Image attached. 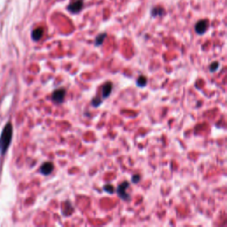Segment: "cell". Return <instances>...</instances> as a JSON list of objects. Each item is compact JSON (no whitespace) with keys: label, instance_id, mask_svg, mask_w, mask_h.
I'll use <instances>...</instances> for the list:
<instances>
[{"label":"cell","instance_id":"cell-9","mask_svg":"<svg viewBox=\"0 0 227 227\" xmlns=\"http://www.w3.org/2000/svg\"><path fill=\"white\" fill-rule=\"evenodd\" d=\"M106 37H107V34H106V33H103V34L99 35V36L96 37V39H95V45H97V46L101 45V44H103V42Z\"/></svg>","mask_w":227,"mask_h":227},{"label":"cell","instance_id":"cell-4","mask_svg":"<svg viewBox=\"0 0 227 227\" xmlns=\"http://www.w3.org/2000/svg\"><path fill=\"white\" fill-rule=\"evenodd\" d=\"M83 6V0H75L72 3L69 4V5L68 6V10L69 11L72 13H77L80 11L82 10Z\"/></svg>","mask_w":227,"mask_h":227},{"label":"cell","instance_id":"cell-14","mask_svg":"<svg viewBox=\"0 0 227 227\" xmlns=\"http://www.w3.org/2000/svg\"><path fill=\"white\" fill-rule=\"evenodd\" d=\"M92 104H93V106L95 107H97L98 106H100V104H101V100H100L99 98H95L94 100H93V101H92Z\"/></svg>","mask_w":227,"mask_h":227},{"label":"cell","instance_id":"cell-8","mask_svg":"<svg viewBox=\"0 0 227 227\" xmlns=\"http://www.w3.org/2000/svg\"><path fill=\"white\" fill-rule=\"evenodd\" d=\"M44 35V29L43 28H37L32 31L31 37L34 41H39Z\"/></svg>","mask_w":227,"mask_h":227},{"label":"cell","instance_id":"cell-3","mask_svg":"<svg viewBox=\"0 0 227 227\" xmlns=\"http://www.w3.org/2000/svg\"><path fill=\"white\" fill-rule=\"evenodd\" d=\"M129 186H130L129 183L126 182V181H124V183H122L121 185H119L118 188H117V194H118V195H119V197L121 199H123L124 201L129 200V198H130V195L126 193V189L129 187Z\"/></svg>","mask_w":227,"mask_h":227},{"label":"cell","instance_id":"cell-15","mask_svg":"<svg viewBox=\"0 0 227 227\" xmlns=\"http://www.w3.org/2000/svg\"><path fill=\"white\" fill-rule=\"evenodd\" d=\"M139 180H140V176L139 175H134L133 176H132V182L135 183V184L138 183V182H139Z\"/></svg>","mask_w":227,"mask_h":227},{"label":"cell","instance_id":"cell-6","mask_svg":"<svg viewBox=\"0 0 227 227\" xmlns=\"http://www.w3.org/2000/svg\"><path fill=\"white\" fill-rule=\"evenodd\" d=\"M53 169H54V166H53V164H52V162H44V163L41 166L40 171H41V173L43 175L47 176L50 175V174L52 173Z\"/></svg>","mask_w":227,"mask_h":227},{"label":"cell","instance_id":"cell-11","mask_svg":"<svg viewBox=\"0 0 227 227\" xmlns=\"http://www.w3.org/2000/svg\"><path fill=\"white\" fill-rule=\"evenodd\" d=\"M164 12V9L162 8V7H155L153 10H152V15L153 16H161L162 15Z\"/></svg>","mask_w":227,"mask_h":227},{"label":"cell","instance_id":"cell-2","mask_svg":"<svg viewBox=\"0 0 227 227\" xmlns=\"http://www.w3.org/2000/svg\"><path fill=\"white\" fill-rule=\"evenodd\" d=\"M66 96V90L63 88H60L55 90L52 95V100L57 104H61L64 101Z\"/></svg>","mask_w":227,"mask_h":227},{"label":"cell","instance_id":"cell-12","mask_svg":"<svg viewBox=\"0 0 227 227\" xmlns=\"http://www.w3.org/2000/svg\"><path fill=\"white\" fill-rule=\"evenodd\" d=\"M104 190H105L106 192L109 193V194H113L114 188H113V186H111V185H107V186H104Z\"/></svg>","mask_w":227,"mask_h":227},{"label":"cell","instance_id":"cell-7","mask_svg":"<svg viewBox=\"0 0 227 227\" xmlns=\"http://www.w3.org/2000/svg\"><path fill=\"white\" fill-rule=\"evenodd\" d=\"M112 88H113V86H112L111 82H107L102 86V97L104 99L107 98L110 95V93L112 92Z\"/></svg>","mask_w":227,"mask_h":227},{"label":"cell","instance_id":"cell-10","mask_svg":"<svg viewBox=\"0 0 227 227\" xmlns=\"http://www.w3.org/2000/svg\"><path fill=\"white\" fill-rule=\"evenodd\" d=\"M146 83H147V80L144 75H140L137 80V84L138 87H144V86H145Z\"/></svg>","mask_w":227,"mask_h":227},{"label":"cell","instance_id":"cell-13","mask_svg":"<svg viewBox=\"0 0 227 227\" xmlns=\"http://www.w3.org/2000/svg\"><path fill=\"white\" fill-rule=\"evenodd\" d=\"M218 68H219V64H218V62H214V63H212V64L210 65L209 69H210V71H211V72H213V71H216Z\"/></svg>","mask_w":227,"mask_h":227},{"label":"cell","instance_id":"cell-5","mask_svg":"<svg viewBox=\"0 0 227 227\" xmlns=\"http://www.w3.org/2000/svg\"><path fill=\"white\" fill-rule=\"evenodd\" d=\"M208 28V21L207 20H201L198 21L195 25V31L199 35H203Z\"/></svg>","mask_w":227,"mask_h":227},{"label":"cell","instance_id":"cell-1","mask_svg":"<svg viewBox=\"0 0 227 227\" xmlns=\"http://www.w3.org/2000/svg\"><path fill=\"white\" fill-rule=\"evenodd\" d=\"M12 133H13L12 124L9 122L5 124V126L4 127L0 135V154L1 155L5 154L8 147L10 146L11 141L12 138Z\"/></svg>","mask_w":227,"mask_h":227}]
</instances>
